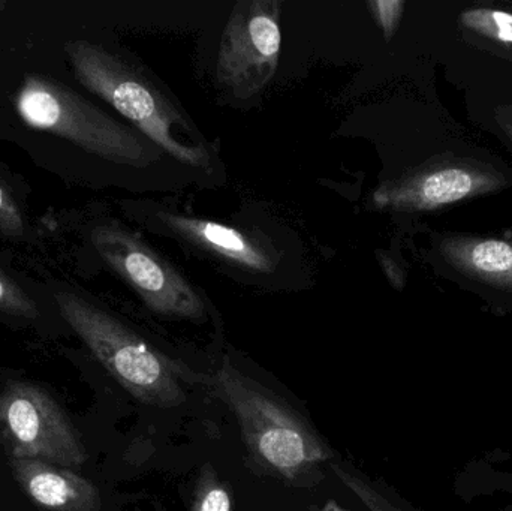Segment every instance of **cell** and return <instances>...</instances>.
<instances>
[{"mask_svg":"<svg viewBox=\"0 0 512 511\" xmlns=\"http://www.w3.org/2000/svg\"><path fill=\"white\" fill-rule=\"evenodd\" d=\"M65 53L77 80L155 146L189 167L210 168L212 155L200 132L146 74L89 41L68 42Z\"/></svg>","mask_w":512,"mask_h":511,"instance_id":"6da1fadb","label":"cell"},{"mask_svg":"<svg viewBox=\"0 0 512 511\" xmlns=\"http://www.w3.org/2000/svg\"><path fill=\"white\" fill-rule=\"evenodd\" d=\"M215 383L239 422L243 443L265 473L297 483L333 459L330 447L300 414L230 363L224 362Z\"/></svg>","mask_w":512,"mask_h":511,"instance_id":"7a4b0ae2","label":"cell"},{"mask_svg":"<svg viewBox=\"0 0 512 511\" xmlns=\"http://www.w3.org/2000/svg\"><path fill=\"white\" fill-rule=\"evenodd\" d=\"M54 299L63 320L129 395L164 410L186 402L173 360L84 297L60 291Z\"/></svg>","mask_w":512,"mask_h":511,"instance_id":"3957f363","label":"cell"},{"mask_svg":"<svg viewBox=\"0 0 512 511\" xmlns=\"http://www.w3.org/2000/svg\"><path fill=\"white\" fill-rule=\"evenodd\" d=\"M15 110L30 128L71 141L114 164L144 168L161 156L149 138L50 78L26 75L15 96Z\"/></svg>","mask_w":512,"mask_h":511,"instance_id":"277c9868","label":"cell"},{"mask_svg":"<svg viewBox=\"0 0 512 511\" xmlns=\"http://www.w3.org/2000/svg\"><path fill=\"white\" fill-rule=\"evenodd\" d=\"M92 243L99 257L141 297L144 305L168 318L198 321L206 305L188 279L140 237L117 224L98 225Z\"/></svg>","mask_w":512,"mask_h":511,"instance_id":"5b68a950","label":"cell"},{"mask_svg":"<svg viewBox=\"0 0 512 511\" xmlns=\"http://www.w3.org/2000/svg\"><path fill=\"white\" fill-rule=\"evenodd\" d=\"M0 440L11 458L81 468L87 450L71 420L41 387L12 383L0 393Z\"/></svg>","mask_w":512,"mask_h":511,"instance_id":"8992f818","label":"cell"},{"mask_svg":"<svg viewBox=\"0 0 512 511\" xmlns=\"http://www.w3.org/2000/svg\"><path fill=\"white\" fill-rule=\"evenodd\" d=\"M282 3L252 0L234 6L222 33L216 77L231 95L249 99L273 80L279 66Z\"/></svg>","mask_w":512,"mask_h":511,"instance_id":"52a82bcc","label":"cell"},{"mask_svg":"<svg viewBox=\"0 0 512 511\" xmlns=\"http://www.w3.org/2000/svg\"><path fill=\"white\" fill-rule=\"evenodd\" d=\"M508 185L501 171L477 159L439 156L403 176L382 183L373 192L376 209L394 212H432Z\"/></svg>","mask_w":512,"mask_h":511,"instance_id":"ba28073f","label":"cell"},{"mask_svg":"<svg viewBox=\"0 0 512 511\" xmlns=\"http://www.w3.org/2000/svg\"><path fill=\"white\" fill-rule=\"evenodd\" d=\"M436 251L448 272L466 284L512 299V242L444 234L436 243Z\"/></svg>","mask_w":512,"mask_h":511,"instance_id":"9c48e42d","label":"cell"},{"mask_svg":"<svg viewBox=\"0 0 512 511\" xmlns=\"http://www.w3.org/2000/svg\"><path fill=\"white\" fill-rule=\"evenodd\" d=\"M158 218L159 221L164 222L165 227L188 240L201 251L222 258L227 263L242 267L248 272L261 273V275H267L276 270L277 261L273 251L245 231L219 224V222L191 218V216L177 215V213L161 212Z\"/></svg>","mask_w":512,"mask_h":511,"instance_id":"30bf717a","label":"cell"},{"mask_svg":"<svg viewBox=\"0 0 512 511\" xmlns=\"http://www.w3.org/2000/svg\"><path fill=\"white\" fill-rule=\"evenodd\" d=\"M14 479L24 494L42 509L54 511H98V488L69 468L35 459H9Z\"/></svg>","mask_w":512,"mask_h":511,"instance_id":"8fae6325","label":"cell"},{"mask_svg":"<svg viewBox=\"0 0 512 511\" xmlns=\"http://www.w3.org/2000/svg\"><path fill=\"white\" fill-rule=\"evenodd\" d=\"M466 32L490 42L493 47L512 50V12L495 8H471L460 14Z\"/></svg>","mask_w":512,"mask_h":511,"instance_id":"7c38bea8","label":"cell"},{"mask_svg":"<svg viewBox=\"0 0 512 511\" xmlns=\"http://www.w3.org/2000/svg\"><path fill=\"white\" fill-rule=\"evenodd\" d=\"M191 511H233V497L212 464L201 468Z\"/></svg>","mask_w":512,"mask_h":511,"instance_id":"4fadbf2b","label":"cell"},{"mask_svg":"<svg viewBox=\"0 0 512 511\" xmlns=\"http://www.w3.org/2000/svg\"><path fill=\"white\" fill-rule=\"evenodd\" d=\"M333 468L334 474L337 479L355 495L358 500L364 504L370 511H408L403 507L397 506L394 501H391L387 495L379 492L378 489L373 488L372 483L366 482L361 477L349 473L345 468L337 464H330Z\"/></svg>","mask_w":512,"mask_h":511,"instance_id":"5bb4252c","label":"cell"},{"mask_svg":"<svg viewBox=\"0 0 512 511\" xmlns=\"http://www.w3.org/2000/svg\"><path fill=\"white\" fill-rule=\"evenodd\" d=\"M0 311L21 318L38 317V306L2 267H0Z\"/></svg>","mask_w":512,"mask_h":511,"instance_id":"9a60e30c","label":"cell"},{"mask_svg":"<svg viewBox=\"0 0 512 511\" xmlns=\"http://www.w3.org/2000/svg\"><path fill=\"white\" fill-rule=\"evenodd\" d=\"M367 6L373 20L384 33L385 41H391L399 29L406 3L403 0H372L367 2Z\"/></svg>","mask_w":512,"mask_h":511,"instance_id":"2e32d148","label":"cell"},{"mask_svg":"<svg viewBox=\"0 0 512 511\" xmlns=\"http://www.w3.org/2000/svg\"><path fill=\"white\" fill-rule=\"evenodd\" d=\"M0 233L8 237H20L24 233L23 215L2 185H0Z\"/></svg>","mask_w":512,"mask_h":511,"instance_id":"e0dca14e","label":"cell"},{"mask_svg":"<svg viewBox=\"0 0 512 511\" xmlns=\"http://www.w3.org/2000/svg\"><path fill=\"white\" fill-rule=\"evenodd\" d=\"M378 260L390 284L396 290L402 291L406 282V273L402 266L391 255L385 254V252H378Z\"/></svg>","mask_w":512,"mask_h":511,"instance_id":"ac0fdd59","label":"cell"},{"mask_svg":"<svg viewBox=\"0 0 512 511\" xmlns=\"http://www.w3.org/2000/svg\"><path fill=\"white\" fill-rule=\"evenodd\" d=\"M499 123H501L502 129L505 131V135H507L508 140L512 144V111H507V113H502V116H499Z\"/></svg>","mask_w":512,"mask_h":511,"instance_id":"d6986e66","label":"cell"},{"mask_svg":"<svg viewBox=\"0 0 512 511\" xmlns=\"http://www.w3.org/2000/svg\"><path fill=\"white\" fill-rule=\"evenodd\" d=\"M321 511H351V510L345 509V507L340 506V504L337 503V501L330 500L324 504V507H322Z\"/></svg>","mask_w":512,"mask_h":511,"instance_id":"ffe728a7","label":"cell"},{"mask_svg":"<svg viewBox=\"0 0 512 511\" xmlns=\"http://www.w3.org/2000/svg\"><path fill=\"white\" fill-rule=\"evenodd\" d=\"M508 511H512V506H511V509H510V510H508Z\"/></svg>","mask_w":512,"mask_h":511,"instance_id":"44dd1931","label":"cell"}]
</instances>
